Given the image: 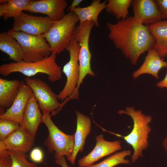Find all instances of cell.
Instances as JSON below:
<instances>
[{"instance_id": "1", "label": "cell", "mask_w": 167, "mask_h": 167, "mask_svg": "<svg viewBox=\"0 0 167 167\" xmlns=\"http://www.w3.org/2000/svg\"><path fill=\"white\" fill-rule=\"evenodd\" d=\"M109 39L131 63L136 64L140 56L153 48L155 41L147 25L136 21L133 16L107 23Z\"/></svg>"}, {"instance_id": "2", "label": "cell", "mask_w": 167, "mask_h": 167, "mask_svg": "<svg viewBox=\"0 0 167 167\" xmlns=\"http://www.w3.org/2000/svg\"><path fill=\"white\" fill-rule=\"evenodd\" d=\"M119 114H126L129 115L133 121V127L131 132L127 135H121L109 132L119 137L123 138L126 142L131 146L133 152L131 155V161L135 162L140 157H143V152L149 146L148 139L151 131L150 123L152 117L145 115L140 110H136L132 107H126L125 110H120L118 112Z\"/></svg>"}, {"instance_id": "3", "label": "cell", "mask_w": 167, "mask_h": 167, "mask_svg": "<svg viewBox=\"0 0 167 167\" xmlns=\"http://www.w3.org/2000/svg\"><path fill=\"white\" fill-rule=\"evenodd\" d=\"M57 54H51L49 56L38 61L26 62H11L0 66V74L7 77L13 73L18 72L29 77L38 73L46 74L51 82H54L62 78L61 68L56 61Z\"/></svg>"}, {"instance_id": "4", "label": "cell", "mask_w": 167, "mask_h": 167, "mask_svg": "<svg viewBox=\"0 0 167 167\" xmlns=\"http://www.w3.org/2000/svg\"><path fill=\"white\" fill-rule=\"evenodd\" d=\"M78 21L76 15L71 12L54 22L49 30L42 35L49 45L51 54H60L66 49Z\"/></svg>"}, {"instance_id": "5", "label": "cell", "mask_w": 167, "mask_h": 167, "mask_svg": "<svg viewBox=\"0 0 167 167\" xmlns=\"http://www.w3.org/2000/svg\"><path fill=\"white\" fill-rule=\"evenodd\" d=\"M79 44L72 38L66 49L69 53V60L64 65L62 70L66 77V82L63 89L58 94V99L63 101L61 103L62 107L70 100L79 99V92L77 88L79 73Z\"/></svg>"}, {"instance_id": "6", "label": "cell", "mask_w": 167, "mask_h": 167, "mask_svg": "<svg viewBox=\"0 0 167 167\" xmlns=\"http://www.w3.org/2000/svg\"><path fill=\"white\" fill-rule=\"evenodd\" d=\"M7 32L20 45L23 50V60L33 62L41 60L51 54L50 46L42 35L28 34L11 29Z\"/></svg>"}, {"instance_id": "7", "label": "cell", "mask_w": 167, "mask_h": 167, "mask_svg": "<svg viewBox=\"0 0 167 167\" xmlns=\"http://www.w3.org/2000/svg\"><path fill=\"white\" fill-rule=\"evenodd\" d=\"M42 123L47 127L49 134L44 142L50 153L66 156L69 161L71 157L74 146L75 135H67L55 125L49 114H43Z\"/></svg>"}, {"instance_id": "8", "label": "cell", "mask_w": 167, "mask_h": 167, "mask_svg": "<svg viewBox=\"0 0 167 167\" xmlns=\"http://www.w3.org/2000/svg\"><path fill=\"white\" fill-rule=\"evenodd\" d=\"M95 26L92 21H88L77 26L73 35L79 44L80 49L79 56V73L77 90L85 77L88 75L92 76L95 75L91 67L92 54L90 50L89 41L90 33L92 28Z\"/></svg>"}, {"instance_id": "9", "label": "cell", "mask_w": 167, "mask_h": 167, "mask_svg": "<svg viewBox=\"0 0 167 167\" xmlns=\"http://www.w3.org/2000/svg\"><path fill=\"white\" fill-rule=\"evenodd\" d=\"M24 80L31 89L43 114H50L60 108L61 103L58 101V95L47 83L38 78L26 77Z\"/></svg>"}, {"instance_id": "10", "label": "cell", "mask_w": 167, "mask_h": 167, "mask_svg": "<svg viewBox=\"0 0 167 167\" xmlns=\"http://www.w3.org/2000/svg\"><path fill=\"white\" fill-rule=\"evenodd\" d=\"M54 22L47 16H35L23 12L14 19L11 29L30 35H42L49 30Z\"/></svg>"}, {"instance_id": "11", "label": "cell", "mask_w": 167, "mask_h": 167, "mask_svg": "<svg viewBox=\"0 0 167 167\" xmlns=\"http://www.w3.org/2000/svg\"><path fill=\"white\" fill-rule=\"evenodd\" d=\"M96 140V144L92 151L79 160V167H85L92 165L102 157L115 153L122 148L120 140L106 141L102 134L97 135Z\"/></svg>"}, {"instance_id": "12", "label": "cell", "mask_w": 167, "mask_h": 167, "mask_svg": "<svg viewBox=\"0 0 167 167\" xmlns=\"http://www.w3.org/2000/svg\"><path fill=\"white\" fill-rule=\"evenodd\" d=\"M67 6L65 0H31L24 11L46 15L51 20L55 22L64 16V10Z\"/></svg>"}, {"instance_id": "13", "label": "cell", "mask_w": 167, "mask_h": 167, "mask_svg": "<svg viewBox=\"0 0 167 167\" xmlns=\"http://www.w3.org/2000/svg\"><path fill=\"white\" fill-rule=\"evenodd\" d=\"M131 5L135 20L148 25L161 21V13L155 0H134Z\"/></svg>"}, {"instance_id": "14", "label": "cell", "mask_w": 167, "mask_h": 167, "mask_svg": "<svg viewBox=\"0 0 167 167\" xmlns=\"http://www.w3.org/2000/svg\"><path fill=\"white\" fill-rule=\"evenodd\" d=\"M34 138L20 126L3 140H0V147L6 150L26 154L34 145Z\"/></svg>"}, {"instance_id": "15", "label": "cell", "mask_w": 167, "mask_h": 167, "mask_svg": "<svg viewBox=\"0 0 167 167\" xmlns=\"http://www.w3.org/2000/svg\"><path fill=\"white\" fill-rule=\"evenodd\" d=\"M32 92L31 89L24 80H21L20 89L17 96L11 107L0 115V119L11 120L21 126L26 105Z\"/></svg>"}, {"instance_id": "16", "label": "cell", "mask_w": 167, "mask_h": 167, "mask_svg": "<svg viewBox=\"0 0 167 167\" xmlns=\"http://www.w3.org/2000/svg\"><path fill=\"white\" fill-rule=\"evenodd\" d=\"M43 118V115L32 92L26 105L20 126L35 137L40 124L42 123Z\"/></svg>"}, {"instance_id": "17", "label": "cell", "mask_w": 167, "mask_h": 167, "mask_svg": "<svg viewBox=\"0 0 167 167\" xmlns=\"http://www.w3.org/2000/svg\"><path fill=\"white\" fill-rule=\"evenodd\" d=\"M76 129L75 135L74 146L72 155L69 161L73 165L77 155L83 151L86 138L91 130V122L90 118L76 110Z\"/></svg>"}, {"instance_id": "18", "label": "cell", "mask_w": 167, "mask_h": 167, "mask_svg": "<svg viewBox=\"0 0 167 167\" xmlns=\"http://www.w3.org/2000/svg\"><path fill=\"white\" fill-rule=\"evenodd\" d=\"M144 61L140 67L133 73L134 79L146 74H149L156 79L159 78L158 73L163 68L167 67V62L163 61L156 50L153 48L150 49Z\"/></svg>"}, {"instance_id": "19", "label": "cell", "mask_w": 167, "mask_h": 167, "mask_svg": "<svg viewBox=\"0 0 167 167\" xmlns=\"http://www.w3.org/2000/svg\"><path fill=\"white\" fill-rule=\"evenodd\" d=\"M107 1L101 2L100 0H94L91 4L84 7H77L71 10L78 18L79 24L86 21L92 22L95 26H99L98 17L101 12L106 7Z\"/></svg>"}, {"instance_id": "20", "label": "cell", "mask_w": 167, "mask_h": 167, "mask_svg": "<svg viewBox=\"0 0 167 167\" xmlns=\"http://www.w3.org/2000/svg\"><path fill=\"white\" fill-rule=\"evenodd\" d=\"M21 81L0 78V106L8 109L11 107L19 91Z\"/></svg>"}, {"instance_id": "21", "label": "cell", "mask_w": 167, "mask_h": 167, "mask_svg": "<svg viewBox=\"0 0 167 167\" xmlns=\"http://www.w3.org/2000/svg\"><path fill=\"white\" fill-rule=\"evenodd\" d=\"M147 26L155 39L153 48L161 58L165 57L167 55V20Z\"/></svg>"}, {"instance_id": "22", "label": "cell", "mask_w": 167, "mask_h": 167, "mask_svg": "<svg viewBox=\"0 0 167 167\" xmlns=\"http://www.w3.org/2000/svg\"><path fill=\"white\" fill-rule=\"evenodd\" d=\"M0 49L7 54L14 62L23 60L22 47L18 41L7 32L0 33Z\"/></svg>"}, {"instance_id": "23", "label": "cell", "mask_w": 167, "mask_h": 167, "mask_svg": "<svg viewBox=\"0 0 167 167\" xmlns=\"http://www.w3.org/2000/svg\"><path fill=\"white\" fill-rule=\"evenodd\" d=\"M132 0H108L105 8L106 12L113 15L118 20L128 16V9Z\"/></svg>"}, {"instance_id": "24", "label": "cell", "mask_w": 167, "mask_h": 167, "mask_svg": "<svg viewBox=\"0 0 167 167\" xmlns=\"http://www.w3.org/2000/svg\"><path fill=\"white\" fill-rule=\"evenodd\" d=\"M131 153L130 150H124L113 154L98 164H92L85 167H114L120 164H128L131 162L125 158L131 156Z\"/></svg>"}, {"instance_id": "25", "label": "cell", "mask_w": 167, "mask_h": 167, "mask_svg": "<svg viewBox=\"0 0 167 167\" xmlns=\"http://www.w3.org/2000/svg\"><path fill=\"white\" fill-rule=\"evenodd\" d=\"M31 0H8L6 12L2 16L6 20L11 18L14 19L19 15L28 5Z\"/></svg>"}, {"instance_id": "26", "label": "cell", "mask_w": 167, "mask_h": 167, "mask_svg": "<svg viewBox=\"0 0 167 167\" xmlns=\"http://www.w3.org/2000/svg\"><path fill=\"white\" fill-rule=\"evenodd\" d=\"M6 151L11 159V167H38L35 163L27 161L26 154L9 150Z\"/></svg>"}, {"instance_id": "27", "label": "cell", "mask_w": 167, "mask_h": 167, "mask_svg": "<svg viewBox=\"0 0 167 167\" xmlns=\"http://www.w3.org/2000/svg\"><path fill=\"white\" fill-rule=\"evenodd\" d=\"M17 122L7 119H0V139L3 140L7 136L19 128Z\"/></svg>"}, {"instance_id": "28", "label": "cell", "mask_w": 167, "mask_h": 167, "mask_svg": "<svg viewBox=\"0 0 167 167\" xmlns=\"http://www.w3.org/2000/svg\"><path fill=\"white\" fill-rule=\"evenodd\" d=\"M44 153L40 148L36 147L32 150L30 154V158L32 161L35 163H41L43 161Z\"/></svg>"}, {"instance_id": "29", "label": "cell", "mask_w": 167, "mask_h": 167, "mask_svg": "<svg viewBox=\"0 0 167 167\" xmlns=\"http://www.w3.org/2000/svg\"><path fill=\"white\" fill-rule=\"evenodd\" d=\"M12 160L6 150L0 149V167H11Z\"/></svg>"}, {"instance_id": "30", "label": "cell", "mask_w": 167, "mask_h": 167, "mask_svg": "<svg viewBox=\"0 0 167 167\" xmlns=\"http://www.w3.org/2000/svg\"><path fill=\"white\" fill-rule=\"evenodd\" d=\"M162 19L167 20V0H156Z\"/></svg>"}, {"instance_id": "31", "label": "cell", "mask_w": 167, "mask_h": 167, "mask_svg": "<svg viewBox=\"0 0 167 167\" xmlns=\"http://www.w3.org/2000/svg\"><path fill=\"white\" fill-rule=\"evenodd\" d=\"M54 157L56 163L61 167H69L66 161L64 156L54 153Z\"/></svg>"}, {"instance_id": "32", "label": "cell", "mask_w": 167, "mask_h": 167, "mask_svg": "<svg viewBox=\"0 0 167 167\" xmlns=\"http://www.w3.org/2000/svg\"><path fill=\"white\" fill-rule=\"evenodd\" d=\"M156 86L161 88H167V72L164 78L157 83Z\"/></svg>"}, {"instance_id": "33", "label": "cell", "mask_w": 167, "mask_h": 167, "mask_svg": "<svg viewBox=\"0 0 167 167\" xmlns=\"http://www.w3.org/2000/svg\"><path fill=\"white\" fill-rule=\"evenodd\" d=\"M83 1V0H74L71 5L69 6L68 10H70V11L73 9L79 7V4Z\"/></svg>"}, {"instance_id": "34", "label": "cell", "mask_w": 167, "mask_h": 167, "mask_svg": "<svg viewBox=\"0 0 167 167\" xmlns=\"http://www.w3.org/2000/svg\"><path fill=\"white\" fill-rule=\"evenodd\" d=\"M7 7V2L0 4V17L2 16L5 13Z\"/></svg>"}, {"instance_id": "35", "label": "cell", "mask_w": 167, "mask_h": 167, "mask_svg": "<svg viewBox=\"0 0 167 167\" xmlns=\"http://www.w3.org/2000/svg\"><path fill=\"white\" fill-rule=\"evenodd\" d=\"M162 145L167 155V135L163 141Z\"/></svg>"}]
</instances>
